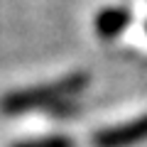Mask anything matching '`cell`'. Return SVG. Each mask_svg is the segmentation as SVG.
<instances>
[{
  "label": "cell",
  "instance_id": "obj_3",
  "mask_svg": "<svg viewBox=\"0 0 147 147\" xmlns=\"http://www.w3.org/2000/svg\"><path fill=\"white\" fill-rule=\"evenodd\" d=\"M127 22H130V12L125 7H105V10H100L96 15L93 27H96V34L98 37L113 39V37H118L127 27Z\"/></svg>",
  "mask_w": 147,
  "mask_h": 147
},
{
  "label": "cell",
  "instance_id": "obj_2",
  "mask_svg": "<svg viewBox=\"0 0 147 147\" xmlns=\"http://www.w3.org/2000/svg\"><path fill=\"white\" fill-rule=\"evenodd\" d=\"M142 140H147V115H140L123 125L105 127L91 137L93 147H130Z\"/></svg>",
  "mask_w": 147,
  "mask_h": 147
},
{
  "label": "cell",
  "instance_id": "obj_1",
  "mask_svg": "<svg viewBox=\"0 0 147 147\" xmlns=\"http://www.w3.org/2000/svg\"><path fill=\"white\" fill-rule=\"evenodd\" d=\"M88 84V74H69L59 81L44 86H32V88H20V91H10L0 98V110L5 115H20V113H30V110H39V108H49L57 105L61 100H66L69 96L79 93L86 88Z\"/></svg>",
  "mask_w": 147,
  "mask_h": 147
},
{
  "label": "cell",
  "instance_id": "obj_4",
  "mask_svg": "<svg viewBox=\"0 0 147 147\" xmlns=\"http://www.w3.org/2000/svg\"><path fill=\"white\" fill-rule=\"evenodd\" d=\"M10 147H76L71 137L66 135H49V137H34V140H22Z\"/></svg>",
  "mask_w": 147,
  "mask_h": 147
}]
</instances>
